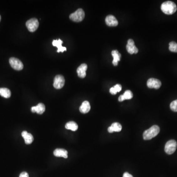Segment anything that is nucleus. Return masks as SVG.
Listing matches in <instances>:
<instances>
[{"label": "nucleus", "mask_w": 177, "mask_h": 177, "mask_svg": "<svg viewBox=\"0 0 177 177\" xmlns=\"http://www.w3.org/2000/svg\"><path fill=\"white\" fill-rule=\"evenodd\" d=\"M0 95L2 97L8 99L11 96V92L10 90L6 88H0Z\"/></svg>", "instance_id": "21"}, {"label": "nucleus", "mask_w": 177, "mask_h": 177, "mask_svg": "<svg viewBox=\"0 0 177 177\" xmlns=\"http://www.w3.org/2000/svg\"><path fill=\"white\" fill-rule=\"evenodd\" d=\"M170 108L173 111L177 112V99L172 101L170 105Z\"/></svg>", "instance_id": "23"}, {"label": "nucleus", "mask_w": 177, "mask_h": 177, "mask_svg": "<svg viewBox=\"0 0 177 177\" xmlns=\"http://www.w3.org/2000/svg\"><path fill=\"white\" fill-rule=\"evenodd\" d=\"M88 66L86 63L81 64L77 69V73L78 76L81 78H84L86 76V70Z\"/></svg>", "instance_id": "11"}, {"label": "nucleus", "mask_w": 177, "mask_h": 177, "mask_svg": "<svg viewBox=\"0 0 177 177\" xmlns=\"http://www.w3.org/2000/svg\"><path fill=\"white\" fill-rule=\"evenodd\" d=\"M85 18V13L81 8L77 9L76 12L70 14L69 18L74 22H79L82 21Z\"/></svg>", "instance_id": "3"}, {"label": "nucleus", "mask_w": 177, "mask_h": 177, "mask_svg": "<svg viewBox=\"0 0 177 177\" xmlns=\"http://www.w3.org/2000/svg\"><path fill=\"white\" fill-rule=\"evenodd\" d=\"M45 111V106L44 104L42 103L38 104L37 106H33L31 108V111L33 113L37 112L38 114H42Z\"/></svg>", "instance_id": "12"}, {"label": "nucleus", "mask_w": 177, "mask_h": 177, "mask_svg": "<svg viewBox=\"0 0 177 177\" xmlns=\"http://www.w3.org/2000/svg\"><path fill=\"white\" fill-rule=\"evenodd\" d=\"M105 23L107 26L109 27H116L119 23L115 16L112 15H108L105 18Z\"/></svg>", "instance_id": "10"}, {"label": "nucleus", "mask_w": 177, "mask_h": 177, "mask_svg": "<svg viewBox=\"0 0 177 177\" xmlns=\"http://www.w3.org/2000/svg\"><path fill=\"white\" fill-rule=\"evenodd\" d=\"M68 151L63 149H56L54 151V155L57 157H62L64 159L68 158Z\"/></svg>", "instance_id": "15"}, {"label": "nucleus", "mask_w": 177, "mask_h": 177, "mask_svg": "<svg viewBox=\"0 0 177 177\" xmlns=\"http://www.w3.org/2000/svg\"><path fill=\"white\" fill-rule=\"evenodd\" d=\"M19 177H29V174L26 172H23L20 174Z\"/></svg>", "instance_id": "25"}, {"label": "nucleus", "mask_w": 177, "mask_h": 177, "mask_svg": "<svg viewBox=\"0 0 177 177\" xmlns=\"http://www.w3.org/2000/svg\"><path fill=\"white\" fill-rule=\"evenodd\" d=\"M127 51L128 53L130 54H137L138 52V49L137 47H136L134 44V42L132 39H129L128 40V44L127 46Z\"/></svg>", "instance_id": "9"}, {"label": "nucleus", "mask_w": 177, "mask_h": 177, "mask_svg": "<svg viewBox=\"0 0 177 177\" xmlns=\"http://www.w3.org/2000/svg\"><path fill=\"white\" fill-rule=\"evenodd\" d=\"M9 62L11 67L15 70H22L24 67L22 62L16 58H11L9 59Z\"/></svg>", "instance_id": "6"}, {"label": "nucleus", "mask_w": 177, "mask_h": 177, "mask_svg": "<svg viewBox=\"0 0 177 177\" xmlns=\"http://www.w3.org/2000/svg\"><path fill=\"white\" fill-rule=\"evenodd\" d=\"M147 84L148 87L149 88L159 89L161 87V82L159 80L155 78H151L148 79Z\"/></svg>", "instance_id": "8"}, {"label": "nucleus", "mask_w": 177, "mask_h": 177, "mask_svg": "<svg viewBox=\"0 0 177 177\" xmlns=\"http://www.w3.org/2000/svg\"><path fill=\"white\" fill-rule=\"evenodd\" d=\"M110 93L112 94H113V95L116 94L117 93V91H116V90H115L114 87L111 88L110 89Z\"/></svg>", "instance_id": "26"}, {"label": "nucleus", "mask_w": 177, "mask_h": 177, "mask_svg": "<svg viewBox=\"0 0 177 177\" xmlns=\"http://www.w3.org/2000/svg\"><path fill=\"white\" fill-rule=\"evenodd\" d=\"M111 53L112 55L113 58L112 63H113L114 66H117L118 64L119 61H120V59H121V54L119 53V52H118V51L117 50L112 51Z\"/></svg>", "instance_id": "18"}, {"label": "nucleus", "mask_w": 177, "mask_h": 177, "mask_svg": "<svg viewBox=\"0 0 177 177\" xmlns=\"http://www.w3.org/2000/svg\"><path fill=\"white\" fill-rule=\"evenodd\" d=\"M1 16L0 15V21H1Z\"/></svg>", "instance_id": "28"}, {"label": "nucleus", "mask_w": 177, "mask_h": 177, "mask_svg": "<svg viewBox=\"0 0 177 177\" xmlns=\"http://www.w3.org/2000/svg\"><path fill=\"white\" fill-rule=\"evenodd\" d=\"M123 177H134L131 174L128 172H125L124 174Z\"/></svg>", "instance_id": "27"}, {"label": "nucleus", "mask_w": 177, "mask_h": 177, "mask_svg": "<svg viewBox=\"0 0 177 177\" xmlns=\"http://www.w3.org/2000/svg\"><path fill=\"white\" fill-rule=\"evenodd\" d=\"M22 136L24 139L25 143L26 144L29 145L31 144L33 141V137L32 134H29L27 131H24L22 132Z\"/></svg>", "instance_id": "14"}, {"label": "nucleus", "mask_w": 177, "mask_h": 177, "mask_svg": "<svg viewBox=\"0 0 177 177\" xmlns=\"http://www.w3.org/2000/svg\"><path fill=\"white\" fill-rule=\"evenodd\" d=\"M91 109V105L90 103L88 101H84L79 108V110L81 113L83 114L88 113Z\"/></svg>", "instance_id": "16"}, {"label": "nucleus", "mask_w": 177, "mask_h": 177, "mask_svg": "<svg viewBox=\"0 0 177 177\" xmlns=\"http://www.w3.org/2000/svg\"><path fill=\"white\" fill-rule=\"evenodd\" d=\"M133 98V94L130 90H127L124 93V94L121 95L119 98V101L120 102L123 101L126 99H130Z\"/></svg>", "instance_id": "19"}, {"label": "nucleus", "mask_w": 177, "mask_h": 177, "mask_svg": "<svg viewBox=\"0 0 177 177\" xmlns=\"http://www.w3.org/2000/svg\"><path fill=\"white\" fill-rule=\"evenodd\" d=\"M122 129L121 124L119 123H114L112 124L111 127L108 129V132L109 133H113L114 132H120Z\"/></svg>", "instance_id": "17"}, {"label": "nucleus", "mask_w": 177, "mask_h": 177, "mask_svg": "<svg viewBox=\"0 0 177 177\" xmlns=\"http://www.w3.org/2000/svg\"><path fill=\"white\" fill-rule=\"evenodd\" d=\"M169 49L170 51L177 53V43L175 42H171L169 43Z\"/></svg>", "instance_id": "22"}, {"label": "nucleus", "mask_w": 177, "mask_h": 177, "mask_svg": "<svg viewBox=\"0 0 177 177\" xmlns=\"http://www.w3.org/2000/svg\"><path fill=\"white\" fill-rule=\"evenodd\" d=\"M65 128L67 129H69V130H72V131H75L77 130L78 126L75 122L70 121V122H68V123L66 124Z\"/></svg>", "instance_id": "20"}, {"label": "nucleus", "mask_w": 177, "mask_h": 177, "mask_svg": "<svg viewBox=\"0 0 177 177\" xmlns=\"http://www.w3.org/2000/svg\"><path fill=\"white\" fill-rule=\"evenodd\" d=\"M177 6L175 3L171 1L165 2L161 6L162 12L168 15L174 14L177 11Z\"/></svg>", "instance_id": "1"}, {"label": "nucleus", "mask_w": 177, "mask_h": 177, "mask_svg": "<svg viewBox=\"0 0 177 177\" xmlns=\"http://www.w3.org/2000/svg\"><path fill=\"white\" fill-rule=\"evenodd\" d=\"M114 88L117 93L120 92V91L122 90V86L120 84H116V85L114 86Z\"/></svg>", "instance_id": "24"}, {"label": "nucleus", "mask_w": 177, "mask_h": 177, "mask_svg": "<svg viewBox=\"0 0 177 177\" xmlns=\"http://www.w3.org/2000/svg\"><path fill=\"white\" fill-rule=\"evenodd\" d=\"M65 83L64 77L61 75H58L54 78L53 86L56 89L62 88Z\"/></svg>", "instance_id": "7"}, {"label": "nucleus", "mask_w": 177, "mask_h": 177, "mask_svg": "<svg viewBox=\"0 0 177 177\" xmlns=\"http://www.w3.org/2000/svg\"><path fill=\"white\" fill-rule=\"evenodd\" d=\"M27 28L31 32L36 31L39 26V22L37 18H33L29 20L26 23Z\"/></svg>", "instance_id": "5"}, {"label": "nucleus", "mask_w": 177, "mask_h": 177, "mask_svg": "<svg viewBox=\"0 0 177 177\" xmlns=\"http://www.w3.org/2000/svg\"><path fill=\"white\" fill-rule=\"evenodd\" d=\"M63 43L62 40H61L60 39L58 40H54L52 42V44L53 46H56L58 48L57 51V52H63L64 51L67 50V48L65 47H63L62 46V43Z\"/></svg>", "instance_id": "13"}, {"label": "nucleus", "mask_w": 177, "mask_h": 177, "mask_svg": "<svg viewBox=\"0 0 177 177\" xmlns=\"http://www.w3.org/2000/svg\"><path fill=\"white\" fill-rule=\"evenodd\" d=\"M160 131L159 127L157 125H154L147 130H145L143 134V139L145 140H150L155 137Z\"/></svg>", "instance_id": "2"}, {"label": "nucleus", "mask_w": 177, "mask_h": 177, "mask_svg": "<svg viewBox=\"0 0 177 177\" xmlns=\"http://www.w3.org/2000/svg\"><path fill=\"white\" fill-rule=\"evenodd\" d=\"M177 143L174 140H171L166 143L165 146V152L168 154H173L176 151Z\"/></svg>", "instance_id": "4"}]
</instances>
